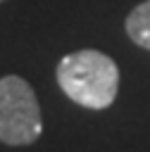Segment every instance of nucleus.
<instances>
[{"label": "nucleus", "instance_id": "nucleus-1", "mask_svg": "<svg viewBox=\"0 0 150 152\" xmlns=\"http://www.w3.org/2000/svg\"><path fill=\"white\" fill-rule=\"evenodd\" d=\"M57 83L62 93L88 109H105L119 90V66L100 50H76L57 64Z\"/></svg>", "mask_w": 150, "mask_h": 152}, {"label": "nucleus", "instance_id": "nucleus-2", "mask_svg": "<svg viewBox=\"0 0 150 152\" xmlns=\"http://www.w3.org/2000/svg\"><path fill=\"white\" fill-rule=\"evenodd\" d=\"M40 104L33 88L21 76L0 78V142L31 145L40 138Z\"/></svg>", "mask_w": 150, "mask_h": 152}, {"label": "nucleus", "instance_id": "nucleus-3", "mask_svg": "<svg viewBox=\"0 0 150 152\" xmlns=\"http://www.w3.org/2000/svg\"><path fill=\"white\" fill-rule=\"evenodd\" d=\"M126 33L138 48L150 50V0L131 10V14L126 17Z\"/></svg>", "mask_w": 150, "mask_h": 152}, {"label": "nucleus", "instance_id": "nucleus-4", "mask_svg": "<svg viewBox=\"0 0 150 152\" xmlns=\"http://www.w3.org/2000/svg\"><path fill=\"white\" fill-rule=\"evenodd\" d=\"M0 2H2V0H0Z\"/></svg>", "mask_w": 150, "mask_h": 152}]
</instances>
